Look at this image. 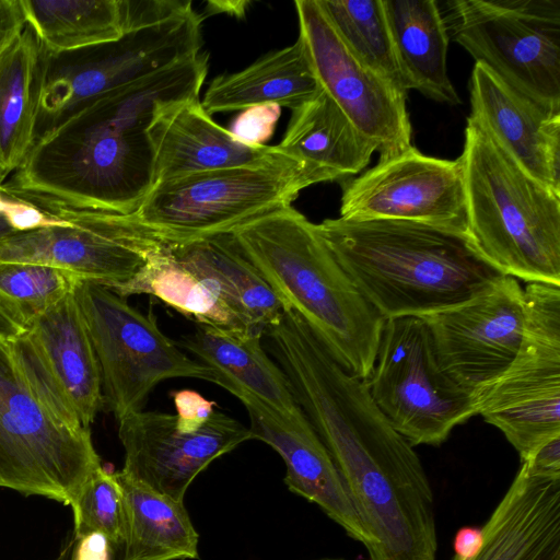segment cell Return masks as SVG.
<instances>
[{
  "label": "cell",
  "instance_id": "37",
  "mask_svg": "<svg viewBox=\"0 0 560 560\" xmlns=\"http://www.w3.org/2000/svg\"><path fill=\"white\" fill-rule=\"evenodd\" d=\"M174 404L179 424L189 430L200 428L214 412L215 402L207 400L199 393L190 389L174 392Z\"/></svg>",
  "mask_w": 560,
  "mask_h": 560
},
{
  "label": "cell",
  "instance_id": "8",
  "mask_svg": "<svg viewBox=\"0 0 560 560\" xmlns=\"http://www.w3.org/2000/svg\"><path fill=\"white\" fill-rule=\"evenodd\" d=\"M101 467L90 428L57 420L26 383L9 342L0 340V487L71 505Z\"/></svg>",
  "mask_w": 560,
  "mask_h": 560
},
{
  "label": "cell",
  "instance_id": "47",
  "mask_svg": "<svg viewBox=\"0 0 560 560\" xmlns=\"http://www.w3.org/2000/svg\"><path fill=\"white\" fill-rule=\"evenodd\" d=\"M3 175L0 173V184L4 180Z\"/></svg>",
  "mask_w": 560,
  "mask_h": 560
},
{
  "label": "cell",
  "instance_id": "2",
  "mask_svg": "<svg viewBox=\"0 0 560 560\" xmlns=\"http://www.w3.org/2000/svg\"><path fill=\"white\" fill-rule=\"evenodd\" d=\"M208 55L98 94L38 136L4 197L35 207L135 213L154 186L150 127L170 104L199 96Z\"/></svg>",
  "mask_w": 560,
  "mask_h": 560
},
{
  "label": "cell",
  "instance_id": "5",
  "mask_svg": "<svg viewBox=\"0 0 560 560\" xmlns=\"http://www.w3.org/2000/svg\"><path fill=\"white\" fill-rule=\"evenodd\" d=\"M460 156L474 250L503 276L560 285V194L469 117Z\"/></svg>",
  "mask_w": 560,
  "mask_h": 560
},
{
  "label": "cell",
  "instance_id": "45",
  "mask_svg": "<svg viewBox=\"0 0 560 560\" xmlns=\"http://www.w3.org/2000/svg\"><path fill=\"white\" fill-rule=\"evenodd\" d=\"M317 560H346L342 558H324V559H317Z\"/></svg>",
  "mask_w": 560,
  "mask_h": 560
},
{
  "label": "cell",
  "instance_id": "20",
  "mask_svg": "<svg viewBox=\"0 0 560 560\" xmlns=\"http://www.w3.org/2000/svg\"><path fill=\"white\" fill-rule=\"evenodd\" d=\"M245 406L252 438L271 446L283 459L287 488L315 503L345 533L363 546L368 535L341 476L311 422L298 425L244 392H234Z\"/></svg>",
  "mask_w": 560,
  "mask_h": 560
},
{
  "label": "cell",
  "instance_id": "1",
  "mask_svg": "<svg viewBox=\"0 0 560 560\" xmlns=\"http://www.w3.org/2000/svg\"><path fill=\"white\" fill-rule=\"evenodd\" d=\"M293 396L328 450L368 535L369 560H436L432 487L413 446L363 380L320 343L283 366Z\"/></svg>",
  "mask_w": 560,
  "mask_h": 560
},
{
  "label": "cell",
  "instance_id": "36",
  "mask_svg": "<svg viewBox=\"0 0 560 560\" xmlns=\"http://www.w3.org/2000/svg\"><path fill=\"white\" fill-rule=\"evenodd\" d=\"M124 545L110 542L101 534L78 537L69 533L55 560H122Z\"/></svg>",
  "mask_w": 560,
  "mask_h": 560
},
{
  "label": "cell",
  "instance_id": "29",
  "mask_svg": "<svg viewBox=\"0 0 560 560\" xmlns=\"http://www.w3.org/2000/svg\"><path fill=\"white\" fill-rule=\"evenodd\" d=\"M127 516L122 560H196L199 535L184 501L160 494L116 471Z\"/></svg>",
  "mask_w": 560,
  "mask_h": 560
},
{
  "label": "cell",
  "instance_id": "23",
  "mask_svg": "<svg viewBox=\"0 0 560 560\" xmlns=\"http://www.w3.org/2000/svg\"><path fill=\"white\" fill-rule=\"evenodd\" d=\"M262 335L260 331L197 324L192 332L176 342L211 368L215 384L231 394L247 393L283 420L298 425L308 423L285 374L266 353Z\"/></svg>",
  "mask_w": 560,
  "mask_h": 560
},
{
  "label": "cell",
  "instance_id": "40",
  "mask_svg": "<svg viewBox=\"0 0 560 560\" xmlns=\"http://www.w3.org/2000/svg\"><path fill=\"white\" fill-rule=\"evenodd\" d=\"M521 462L528 463L538 472L560 477V438L542 444Z\"/></svg>",
  "mask_w": 560,
  "mask_h": 560
},
{
  "label": "cell",
  "instance_id": "27",
  "mask_svg": "<svg viewBox=\"0 0 560 560\" xmlns=\"http://www.w3.org/2000/svg\"><path fill=\"white\" fill-rule=\"evenodd\" d=\"M397 56L409 91L458 105L460 98L447 74L450 37L434 0H383Z\"/></svg>",
  "mask_w": 560,
  "mask_h": 560
},
{
  "label": "cell",
  "instance_id": "14",
  "mask_svg": "<svg viewBox=\"0 0 560 560\" xmlns=\"http://www.w3.org/2000/svg\"><path fill=\"white\" fill-rule=\"evenodd\" d=\"M8 342L43 406L70 428H90L103 408L101 374L73 292Z\"/></svg>",
  "mask_w": 560,
  "mask_h": 560
},
{
  "label": "cell",
  "instance_id": "13",
  "mask_svg": "<svg viewBox=\"0 0 560 560\" xmlns=\"http://www.w3.org/2000/svg\"><path fill=\"white\" fill-rule=\"evenodd\" d=\"M202 18L191 8L161 20L126 14L124 34L90 48L82 61L47 72L39 117L55 121L81 103L149 77L198 52Z\"/></svg>",
  "mask_w": 560,
  "mask_h": 560
},
{
  "label": "cell",
  "instance_id": "34",
  "mask_svg": "<svg viewBox=\"0 0 560 560\" xmlns=\"http://www.w3.org/2000/svg\"><path fill=\"white\" fill-rule=\"evenodd\" d=\"M73 534L78 537L101 534L110 542L124 545L127 516L120 483L115 472L103 466L83 485L71 503Z\"/></svg>",
  "mask_w": 560,
  "mask_h": 560
},
{
  "label": "cell",
  "instance_id": "30",
  "mask_svg": "<svg viewBox=\"0 0 560 560\" xmlns=\"http://www.w3.org/2000/svg\"><path fill=\"white\" fill-rule=\"evenodd\" d=\"M112 290L122 298L135 294L155 296L197 324L259 331L226 302L211 280L184 266L174 256L171 244L153 250L131 280Z\"/></svg>",
  "mask_w": 560,
  "mask_h": 560
},
{
  "label": "cell",
  "instance_id": "22",
  "mask_svg": "<svg viewBox=\"0 0 560 560\" xmlns=\"http://www.w3.org/2000/svg\"><path fill=\"white\" fill-rule=\"evenodd\" d=\"M481 533L470 557L452 560H560V477L521 462Z\"/></svg>",
  "mask_w": 560,
  "mask_h": 560
},
{
  "label": "cell",
  "instance_id": "42",
  "mask_svg": "<svg viewBox=\"0 0 560 560\" xmlns=\"http://www.w3.org/2000/svg\"><path fill=\"white\" fill-rule=\"evenodd\" d=\"M249 5L250 1L245 0L208 1L206 10L208 11V15L223 13L232 18L243 19Z\"/></svg>",
  "mask_w": 560,
  "mask_h": 560
},
{
  "label": "cell",
  "instance_id": "11",
  "mask_svg": "<svg viewBox=\"0 0 560 560\" xmlns=\"http://www.w3.org/2000/svg\"><path fill=\"white\" fill-rule=\"evenodd\" d=\"M364 382L376 406L413 447L440 446L455 427L477 416L472 396L441 370L421 317L384 322L375 364Z\"/></svg>",
  "mask_w": 560,
  "mask_h": 560
},
{
  "label": "cell",
  "instance_id": "17",
  "mask_svg": "<svg viewBox=\"0 0 560 560\" xmlns=\"http://www.w3.org/2000/svg\"><path fill=\"white\" fill-rule=\"evenodd\" d=\"M427 323L441 370L472 398L510 365L525 327L524 289L500 276L466 303Z\"/></svg>",
  "mask_w": 560,
  "mask_h": 560
},
{
  "label": "cell",
  "instance_id": "18",
  "mask_svg": "<svg viewBox=\"0 0 560 560\" xmlns=\"http://www.w3.org/2000/svg\"><path fill=\"white\" fill-rule=\"evenodd\" d=\"M118 436L125 452L119 471L176 501L211 462L253 440L247 427L215 410L196 430L183 428L176 415L136 411L118 420Z\"/></svg>",
  "mask_w": 560,
  "mask_h": 560
},
{
  "label": "cell",
  "instance_id": "41",
  "mask_svg": "<svg viewBox=\"0 0 560 560\" xmlns=\"http://www.w3.org/2000/svg\"><path fill=\"white\" fill-rule=\"evenodd\" d=\"M482 539L481 528L463 527L454 538V555L460 558L470 557Z\"/></svg>",
  "mask_w": 560,
  "mask_h": 560
},
{
  "label": "cell",
  "instance_id": "12",
  "mask_svg": "<svg viewBox=\"0 0 560 560\" xmlns=\"http://www.w3.org/2000/svg\"><path fill=\"white\" fill-rule=\"evenodd\" d=\"M58 223L0 241V262L40 264L109 289L131 280L148 256L168 244L135 213L37 207Z\"/></svg>",
  "mask_w": 560,
  "mask_h": 560
},
{
  "label": "cell",
  "instance_id": "46",
  "mask_svg": "<svg viewBox=\"0 0 560 560\" xmlns=\"http://www.w3.org/2000/svg\"><path fill=\"white\" fill-rule=\"evenodd\" d=\"M2 202H3V196L0 194V214H1Z\"/></svg>",
  "mask_w": 560,
  "mask_h": 560
},
{
  "label": "cell",
  "instance_id": "4",
  "mask_svg": "<svg viewBox=\"0 0 560 560\" xmlns=\"http://www.w3.org/2000/svg\"><path fill=\"white\" fill-rule=\"evenodd\" d=\"M231 235L283 308H293L347 371L366 381L385 320L353 285L316 224L289 206Z\"/></svg>",
  "mask_w": 560,
  "mask_h": 560
},
{
  "label": "cell",
  "instance_id": "44",
  "mask_svg": "<svg viewBox=\"0 0 560 560\" xmlns=\"http://www.w3.org/2000/svg\"><path fill=\"white\" fill-rule=\"evenodd\" d=\"M14 232H16V231L12 228V225L5 219V217L0 214V241L7 236L13 234Z\"/></svg>",
  "mask_w": 560,
  "mask_h": 560
},
{
  "label": "cell",
  "instance_id": "33",
  "mask_svg": "<svg viewBox=\"0 0 560 560\" xmlns=\"http://www.w3.org/2000/svg\"><path fill=\"white\" fill-rule=\"evenodd\" d=\"M80 281L74 273L47 265L0 262V308L24 330Z\"/></svg>",
  "mask_w": 560,
  "mask_h": 560
},
{
  "label": "cell",
  "instance_id": "38",
  "mask_svg": "<svg viewBox=\"0 0 560 560\" xmlns=\"http://www.w3.org/2000/svg\"><path fill=\"white\" fill-rule=\"evenodd\" d=\"M1 214L5 217L16 232L30 231L59 222V220L48 217L31 203L18 199H8L4 196Z\"/></svg>",
  "mask_w": 560,
  "mask_h": 560
},
{
  "label": "cell",
  "instance_id": "3",
  "mask_svg": "<svg viewBox=\"0 0 560 560\" xmlns=\"http://www.w3.org/2000/svg\"><path fill=\"white\" fill-rule=\"evenodd\" d=\"M316 226L353 285L384 320L457 307L503 276L466 237L435 226L341 218Z\"/></svg>",
  "mask_w": 560,
  "mask_h": 560
},
{
  "label": "cell",
  "instance_id": "39",
  "mask_svg": "<svg viewBox=\"0 0 560 560\" xmlns=\"http://www.w3.org/2000/svg\"><path fill=\"white\" fill-rule=\"evenodd\" d=\"M26 28L21 0H0V57Z\"/></svg>",
  "mask_w": 560,
  "mask_h": 560
},
{
  "label": "cell",
  "instance_id": "21",
  "mask_svg": "<svg viewBox=\"0 0 560 560\" xmlns=\"http://www.w3.org/2000/svg\"><path fill=\"white\" fill-rule=\"evenodd\" d=\"M150 136L154 184L201 172L293 160L278 145L252 147L236 140L205 110L199 96L164 107L154 118Z\"/></svg>",
  "mask_w": 560,
  "mask_h": 560
},
{
  "label": "cell",
  "instance_id": "15",
  "mask_svg": "<svg viewBox=\"0 0 560 560\" xmlns=\"http://www.w3.org/2000/svg\"><path fill=\"white\" fill-rule=\"evenodd\" d=\"M340 217L350 221L401 220L435 226L467 238L463 159L425 155L411 145L378 160L341 183Z\"/></svg>",
  "mask_w": 560,
  "mask_h": 560
},
{
  "label": "cell",
  "instance_id": "35",
  "mask_svg": "<svg viewBox=\"0 0 560 560\" xmlns=\"http://www.w3.org/2000/svg\"><path fill=\"white\" fill-rule=\"evenodd\" d=\"M280 114L281 107L276 104L245 108L234 118L229 131L244 144L265 145L273 135Z\"/></svg>",
  "mask_w": 560,
  "mask_h": 560
},
{
  "label": "cell",
  "instance_id": "9",
  "mask_svg": "<svg viewBox=\"0 0 560 560\" xmlns=\"http://www.w3.org/2000/svg\"><path fill=\"white\" fill-rule=\"evenodd\" d=\"M101 374L103 407L120 420L142 410L162 381L192 377L215 384L208 365L189 358L159 328L154 315L97 282L81 280L73 291Z\"/></svg>",
  "mask_w": 560,
  "mask_h": 560
},
{
  "label": "cell",
  "instance_id": "25",
  "mask_svg": "<svg viewBox=\"0 0 560 560\" xmlns=\"http://www.w3.org/2000/svg\"><path fill=\"white\" fill-rule=\"evenodd\" d=\"M322 90L306 46L299 36L294 44L265 55L241 71L214 78L201 104L209 115L262 104L293 110Z\"/></svg>",
  "mask_w": 560,
  "mask_h": 560
},
{
  "label": "cell",
  "instance_id": "6",
  "mask_svg": "<svg viewBox=\"0 0 560 560\" xmlns=\"http://www.w3.org/2000/svg\"><path fill=\"white\" fill-rule=\"evenodd\" d=\"M314 184L294 160L201 172L155 183L135 214L168 244H187L292 206Z\"/></svg>",
  "mask_w": 560,
  "mask_h": 560
},
{
  "label": "cell",
  "instance_id": "7",
  "mask_svg": "<svg viewBox=\"0 0 560 560\" xmlns=\"http://www.w3.org/2000/svg\"><path fill=\"white\" fill-rule=\"evenodd\" d=\"M450 39L504 83L560 113V0H448Z\"/></svg>",
  "mask_w": 560,
  "mask_h": 560
},
{
  "label": "cell",
  "instance_id": "24",
  "mask_svg": "<svg viewBox=\"0 0 560 560\" xmlns=\"http://www.w3.org/2000/svg\"><path fill=\"white\" fill-rule=\"evenodd\" d=\"M278 147L303 165L317 184L345 180L359 174L377 152L376 145L355 128L324 90L292 110Z\"/></svg>",
  "mask_w": 560,
  "mask_h": 560
},
{
  "label": "cell",
  "instance_id": "43",
  "mask_svg": "<svg viewBox=\"0 0 560 560\" xmlns=\"http://www.w3.org/2000/svg\"><path fill=\"white\" fill-rule=\"evenodd\" d=\"M23 331L1 308H0V340L10 341Z\"/></svg>",
  "mask_w": 560,
  "mask_h": 560
},
{
  "label": "cell",
  "instance_id": "10",
  "mask_svg": "<svg viewBox=\"0 0 560 560\" xmlns=\"http://www.w3.org/2000/svg\"><path fill=\"white\" fill-rule=\"evenodd\" d=\"M525 327L510 365L475 397L477 416L527 458L560 438V285L528 282Z\"/></svg>",
  "mask_w": 560,
  "mask_h": 560
},
{
  "label": "cell",
  "instance_id": "26",
  "mask_svg": "<svg viewBox=\"0 0 560 560\" xmlns=\"http://www.w3.org/2000/svg\"><path fill=\"white\" fill-rule=\"evenodd\" d=\"M51 59L27 25L0 57V173L4 178L19 168L35 141Z\"/></svg>",
  "mask_w": 560,
  "mask_h": 560
},
{
  "label": "cell",
  "instance_id": "32",
  "mask_svg": "<svg viewBox=\"0 0 560 560\" xmlns=\"http://www.w3.org/2000/svg\"><path fill=\"white\" fill-rule=\"evenodd\" d=\"M350 48L401 94L408 85L400 67L383 0H320Z\"/></svg>",
  "mask_w": 560,
  "mask_h": 560
},
{
  "label": "cell",
  "instance_id": "31",
  "mask_svg": "<svg viewBox=\"0 0 560 560\" xmlns=\"http://www.w3.org/2000/svg\"><path fill=\"white\" fill-rule=\"evenodd\" d=\"M26 25L51 57L118 39L121 0H21Z\"/></svg>",
  "mask_w": 560,
  "mask_h": 560
},
{
  "label": "cell",
  "instance_id": "28",
  "mask_svg": "<svg viewBox=\"0 0 560 560\" xmlns=\"http://www.w3.org/2000/svg\"><path fill=\"white\" fill-rule=\"evenodd\" d=\"M187 268L211 280L226 302L255 329L276 324L283 306L257 269L242 255L231 234L171 245Z\"/></svg>",
  "mask_w": 560,
  "mask_h": 560
},
{
  "label": "cell",
  "instance_id": "16",
  "mask_svg": "<svg viewBox=\"0 0 560 560\" xmlns=\"http://www.w3.org/2000/svg\"><path fill=\"white\" fill-rule=\"evenodd\" d=\"M303 39L323 90L371 142L378 160L412 145L407 96L369 67L345 42L320 0L294 2Z\"/></svg>",
  "mask_w": 560,
  "mask_h": 560
},
{
  "label": "cell",
  "instance_id": "19",
  "mask_svg": "<svg viewBox=\"0 0 560 560\" xmlns=\"http://www.w3.org/2000/svg\"><path fill=\"white\" fill-rule=\"evenodd\" d=\"M469 118L530 176L560 194V113L520 94L487 66L475 62Z\"/></svg>",
  "mask_w": 560,
  "mask_h": 560
}]
</instances>
